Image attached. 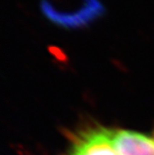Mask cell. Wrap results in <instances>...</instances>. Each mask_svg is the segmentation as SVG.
Listing matches in <instances>:
<instances>
[{"instance_id": "1", "label": "cell", "mask_w": 154, "mask_h": 155, "mask_svg": "<svg viewBox=\"0 0 154 155\" xmlns=\"http://www.w3.org/2000/svg\"><path fill=\"white\" fill-rule=\"evenodd\" d=\"M81 6L74 11L55 9L48 0H39V8L49 21L65 29L87 28L89 23L101 17L105 8L99 0H81Z\"/></svg>"}, {"instance_id": "2", "label": "cell", "mask_w": 154, "mask_h": 155, "mask_svg": "<svg viewBox=\"0 0 154 155\" xmlns=\"http://www.w3.org/2000/svg\"><path fill=\"white\" fill-rule=\"evenodd\" d=\"M66 155H118L112 143V129L93 126L80 131L71 141Z\"/></svg>"}, {"instance_id": "3", "label": "cell", "mask_w": 154, "mask_h": 155, "mask_svg": "<svg viewBox=\"0 0 154 155\" xmlns=\"http://www.w3.org/2000/svg\"><path fill=\"white\" fill-rule=\"evenodd\" d=\"M112 143L118 155H154V133L115 129Z\"/></svg>"}, {"instance_id": "4", "label": "cell", "mask_w": 154, "mask_h": 155, "mask_svg": "<svg viewBox=\"0 0 154 155\" xmlns=\"http://www.w3.org/2000/svg\"><path fill=\"white\" fill-rule=\"evenodd\" d=\"M48 49H49V51H50L53 55L56 56V57L60 58V59H65V55L62 53L58 47H55V46H49Z\"/></svg>"}, {"instance_id": "5", "label": "cell", "mask_w": 154, "mask_h": 155, "mask_svg": "<svg viewBox=\"0 0 154 155\" xmlns=\"http://www.w3.org/2000/svg\"><path fill=\"white\" fill-rule=\"evenodd\" d=\"M17 6H18V7H19V8H20V9H21V10H22V11H23V12H25V14H27V15H31V12H30V11H29V10H28V9H27V8H26V7H25V5H23V4H21V3H20V2H18V3H17Z\"/></svg>"}, {"instance_id": "6", "label": "cell", "mask_w": 154, "mask_h": 155, "mask_svg": "<svg viewBox=\"0 0 154 155\" xmlns=\"http://www.w3.org/2000/svg\"><path fill=\"white\" fill-rule=\"evenodd\" d=\"M53 1L58 3V4H65V5L68 4V0H53Z\"/></svg>"}]
</instances>
